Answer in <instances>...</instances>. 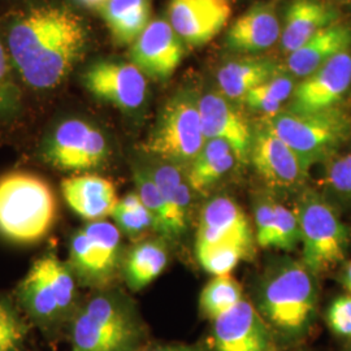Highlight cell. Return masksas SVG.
<instances>
[{
  "label": "cell",
  "mask_w": 351,
  "mask_h": 351,
  "mask_svg": "<svg viewBox=\"0 0 351 351\" xmlns=\"http://www.w3.org/2000/svg\"><path fill=\"white\" fill-rule=\"evenodd\" d=\"M88 29L82 19L62 7L30 10L8 33V50L23 80L32 88L60 85L82 58Z\"/></svg>",
  "instance_id": "cell-1"
},
{
  "label": "cell",
  "mask_w": 351,
  "mask_h": 351,
  "mask_svg": "<svg viewBox=\"0 0 351 351\" xmlns=\"http://www.w3.org/2000/svg\"><path fill=\"white\" fill-rule=\"evenodd\" d=\"M256 308L275 337L303 339L313 326L317 308L313 272L294 261L281 264L264 281Z\"/></svg>",
  "instance_id": "cell-2"
},
{
  "label": "cell",
  "mask_w": 351,
  "mask_h": 351,
  "mask_svg": "<svg viewBox=\"0 0 351 351\" xmlns=\"http://www.w3.org/2000/svg\"><path fill=\"white\" fill-rule=\"evenodd\" d=\"M56 198L49 182L29 172L0 177V236L16 243L43 239L56 219Z\"/></svg>",
  "instance_id": "cell-3"
},
{
  "label": "cell",
  "mask_w": 351,
  "mask_h": 351,
  "mask_svg": "<svg viewBox=\"0 0 351 351\" xmlns=\"http://www.w3.org/2000/svg\"><path fill=\"white\" fill-rule=\"evenodd\" d=\"M264 123L308 168L333 155L349 139L350 116L337 107L319 112L278 111Z\"/></svg>",
  "instance_id": "cell-4"
},
{
  "label": "cell",
  "mask_w": 351,
  "mask_h": 351,
  "mask_svg": "<svg viewBox=\"0 0 351 351\" xmlns=\"http://www.w3.org/2000/svg\"><path fill=\"white\" fill-rule=\"evenodd\" d=\"M143 337L136 316L108 297H95L73 319V351H136Z\"/></svg>",
  "instance_id": "cell-5"
},
{
  "label": "cell",
  "mask_w": 351,
  "mask_h": 351,
  "mask_svg": "<svg viewBox=\"0 0 351 351\" xmlns=\"http://www.w3.org/2000/svg\"><path fill=\"white\" fill-rule=\"evenodd\" d=\"M198 101L191 93H178L167 101L143 150L178 167L191 164L207 142Z\"/></svg>",
  "instance_id": "cell-6"
},
{
  "label": "cell",
  "mask_w": 351,
  "mask_h": 351,
  "mask_svg": "<svg viewBox=\"0 0 351 351\" xmlns=\"http://www.w3.org/2000/svg\"><path fill=\"white\" fill-rule=\"evenodd\" d=\"M295 211L301 226L303 264L313 275L339 265L346 254L349 229L335 208L317 194L310 193L302 198Z\"/></svg>",
  "instance_id": "cell-7"
},
{
  "label": "cell",
  "mask_w": 351,
  "mask_h": 351,
  "mask_svg": "<svg viewBox=\"0 0 351 351\" xmlns=\"http://www.w3.org/2000/svg\"><path fill=\"white\" fill-rule=\"evenodd\" d=\"M20 300L40 324H55L72 307L75 297L71 269L55 254H46L32 265L20 284Z\"/></svg>",
  "instance_id": "cell-8"
},
{
  "label": "cell",
  "mask_w": 351,
  "mask_h": 351,
  "mask_svg": "<svg viewBox=\"0 0 351 351\" xmlns=\"http://www.w3.org/2000/svg\"><path fill=\"white\" fill-rule=\"evenodd\" d=\"M110 147L97 126L69 119L52 132L43 149V159L64 172H90L107 162Z\"/></svg>",
  "instance_id": "cell-9"
},
{
  "label": "cell",
  "mask_w": 351,
  "mask_h": 351,
  "mask_svg": "<svg viewBox=\"0 0 351 351\" xmlns=\"http://www.w3.org/2000/svg\"><path fill=\"white\" fill-rule=\"evenodd\" d=\"M121 233L110 221L99 220L75 232L71 239V262L88 282H103L112 275L120 255Z\"/></svg>",
  "instance_id": "cell-10"
},
{
  "label": "cell",
  "mask_w": 351,
  "mask_h": 351,
  "mask_svg": "<svg viewBox=\"0 0 351 351\" xmlns=\"http://www.w3.org/2000/svg\"><path fill=\"white\" fill-rule=\"evenodd\" d=\"M82 82L95 98L123 111H136L147 95V78L133 63L101 60L91 64Z\"/></svg>",
  "instance_id": "cell-11"
},
{
  "label": "cell",
  "mask_w": 351,
  "mask_h": 351,
  "mask_svg": "<svg viewBox=\"0 0 351 351\" xmlns=\"http://www.w3.org/2000/svg\"><path fill=\"white\" fill-rule=\"evenodd\" d=\"M213 351H278L276 337L258 308L249 301L213 320Z\"/></svg>",
  "instance_id": "cell-12"
},
{
  "label": "cell",
  "mask_w": 351,
  "mask_h": 351,
  "mask_svg": "<svg viewBox=\"0 0 351 351\" xmlns=\"http://www.w3.org/2000/svg\"><path fill=\"white\" fill-rule=\"evenodd\" d=\"M250 162L264 182L278 190L300 186L310 169L264 121L254 132Z\"/></svg>",
  "instance_id": "cell-13"
},
{
  "label": "cell",
  "mask_w": 351,
  "mask_h": 351,
  "mask_svg": "<svg viewBox=\"0 0 351 351\" xmlns=\"http://www.w3.org/2000/svg\"><path fill=\"white\" fill-rule=\"evenodd\" d=\"M350 86L351 55L345 51L302 80L294 88L289 110L319 112L335 108Z\"/></svg>",
  "instance_id": "cell-14"
},
{
  "label": "cell",
  "mask_w": 351,
  "mask_h": 351,
  "mask_svg": "<svg viewBox=\"0 0 351 351\" xmlns=\"http://www.w3.org/2000/svg\"><path fill=\"white\" fill-rule=\"evenodd\" d=\"M185 55V42L168 20L154 19L130 46V60L152 80L164 81L173 75Z\"/></svg>",
  "instance_id": "cell-15"
},
{
  "label": "cell",
  "mask_w": 351,
  "mask_h": 351,
  "mask_svg": "<svg viewBox=\"0 0 351 351\" xmlns=\"http://www.w3.org/2000/svg\"><path fill=\"white\" fill-rule=\"evenodd\" d=\"M255 234L247 215L228 197H216L208 202L201 215L195 249L236 246L249 254L254 251Z\"/></svg>",
  "instance_id": "cell-16"
},
{
  "label": "cell",
  "mask_w": 351,
  "mask_h": 351,
  "mask_svg": "<svg viewBox=\"0 0 351 351\" xmlns=\"http://www.w3.org/2000/svg\"><path fill=\"white\" fill-rule=\"evenodd\" d=\"M198 106L206 139L224 141L239 163H249L254 132L245 114L226 95L216 91L204 94Z\"/></svg>",
  "instance_id": "cell-17"
},
{
  "label": "cell",
  "mask_w": 351,
  "mask_h": 351,
  "mask_svg": "<svg viewBox=\"0 0 351 351\" xmlns=\"http://www.w3.org/2000/svg\"><path fill=\"white\" fill-rule=\"evenodd\" d=\"M230 13L229 0H171L168 21L185 45L199 47L228 25Z\"/></svg>",
  "instance_id": "cell-18"
},
{
  "label": "cell",
  "mask_w": 351,
  "mask_h": 351,
  "mask_svg": "<svg viewBox=\"0 0 351 351\" xmlns=\"http://www.w3.org/2000/svg\"><path fill=\"white\" fill-rule=\"evenodd\" d=\"M281 25L274 3L252 5L230 25L226 43L241 53H258L275 46L281 38Z\"/></svg>",
  "instance_id": "cell-19"
},
{
  "label": "cell",
  "mask_w": 351,
  "mask_h": 351,
  "mask_svg": "<svg viewBox=\"0 0 351 351\" xmlns=\"http://www.w3.org/2000/svg\"><path fill=\"white\" fill-rule=\"evenodd\" d=\"M62 191L73 213L88 221H99L112 216L117 193L112 181L95 173H81L65 178Z\"/></svg>",
  "instance_id": "cell-20"
},
{
  "label": "cell",
  "mask_w": 351,
  "mask_h": 351,
  "mask_svg": "<svg viewBox=\"0 0 351 351\" xmlns=\"http://www.w3.org/2000/svg\"><path fill=\"white\" fill-rule=\"evenodd\" d=\"M350 46V27L333 23L316 33L298 50L289 53L287 60L289 73L306 78L336 55L349 51Z\"/></svg>",
  "instance_id": "cell-21"
},
{
  "label": "cell",
  "mask_w": 351,
  "mask_h": 351,
  "mask_svg": "<svg viewBox=\"0 0 351 351\" xmlns=\"http://www.w3.org/2000/svg\"><path fill=\"white\" fill-rule=\"evenodd\" d=\"M335 23V12L319 0H293L287 8L280 46L285 53L298 50L322 29Z\"/></svg>",
  "instance_id": "cell-22"
},
{
  "label": "cell",
  "mask_w": 351,
  "mask_h": 351,
  "mask_svg": "<svg viewBox=\"0 0 351 351\" xmlns=\"http://www.w3.org/2000/svg\"><path fill=\"white\" fill-rule=\"evenodd\" d=\"M278 65L271 58L245 56L224 64L217 75L221 94L230 101H243L252 88L278 75Z\"/></svg>",
  "instance_id": "cell-23"
},
{
  "label": "cell",
  "mask_w": 351,
  "mask_h": 351,
  "mask_svg": "<svg viewBox=\"0 0 351 351\" xmlns=\"http://www.w3.org/2000/svg\"><path fill=\"white\" fill-rule=\"evenodd\" d=\"M99 12L120 46H132L152 21L151 0H107Z\"/></svg>",
  "instance_id": "cell-24"
},
{
  "label": "cell",
  "mask_w": 351,
  "mask_h": 351,
  "mask_svg": "<svg viewBox=\"0 0 351 351\" xmlns=\"http://www.w3.org/2000/svg\"><path fill=\"white\" fill-rule=\"evenodd\" d=\"M154 182L160 190L164 201L172 216L177 239L181 237L188 226L189 213L191 207V188L188 178L178 165L163 162L149 171Z\"/></svg>",
  "instance_id": "cell-25"
},
{
  "label": "cell",
  "mask_w": 351,
  "mask_h": 351,
  "mask_svg": "<svg viewBox=\"0 0 351 351\" xmlns=\"http://www.w3.org/2000/svg\"><path fill=\"white\" fill-rule=\"evenodd\" d=\"M237 159L230 146L221 139H207L189 168V185L194 191H204L226 175Z\"/></svg>",
  "instance_id": "cell-26"
},
{
  "label": "cell",
  "mask_w": 351,
  "mask_h": 351,
  "mask_svg": "<svg viewBox=\"0 0 351 351\" xmlns=\"http://www.w3.org/2000/svg\"><path fill=\"white\" fill-rule=\"evenodd\" d=\"M168 264V252L159 241H145L129 251L125 261L126 282L133 290L150 285L163 274Z\"/></svg>",
  "instance_id": "cell-27"
},
{
  "label": "cell",
  "mask_w": 351,
  "mask_h": 351,
  "mask_svg": "<svg viewBox=\"0 0 351 351\" xmlns=\"http://www.w3.org/2000/svg\"><path fill=\"white\" fill-rule=\"evenodd\" d=\"M243 300L242 288L232 275L215 276L202 289L199 308L203 316L215 320L234 308Z\"/></svg>",
  "instance_id": "cell-28"
},
{
  "label": "cell",
  "mask_w": 351,
  "mask_h": 351,
  "mask_svg": "<svg viewBox=\"0 0 351 351\" xmlns=\"http://www.w3.org/2000/svg\"><path fill=\"white\" fill-rule=\"evenodd\" d=\"M134 182L137 186V194L143 202V204L150 211L155 223V230L163 234L167 239H177L172 216L168 210V206L164 201L156 184L154 182L149 171L136 169L134 171Z\"/></svg>",
  "instance_id": "cell-29"
},
{
  "label": "cell",
  "mask_w": 351,
  "mask_h": 351,
  "mask_svg": "<svg viewBox=\"0 0 351 351\" xmlns=\"http://www.w3.org/2000/svg\"><path fill=\"white\" fill-rule=\"evenodd\" d=\"M112 217L120 232H124L129 237H138L151 228L155 229L152 215L141 201L137 191L119 199Z\"/></svg>",
  "instance_id": "cell-30"
},
{
  "label": "cell",
  "mask_w": 351,
  "mask_h": 351,
  "mask_svg": "<svg viewBox=\"0 0 351 351\" xmlns=\"http://www.w3.org/2000/svg\"><path fill=\"white\" fill-rule=\"evenodd\" d=\"M198 262L204 271L213 276L230 275L237 264L249 259L251 255L247 251L236 246H216L206 249H195Z\"/></svg>",
  "instance_id": "cell-31"
},
{
  "label": "cell",
  "mask_w": 351,
  "mask_h": 351,
  "mask_svg": "<svg viewBox=\"0 0 351 351\" xmlns=\"http://www.w3.org/2000/svg\"><path fill=\"white\" fill-rule=\"evenodd\" d=\"M27 335V326L7 302L0 301V351H20Z\"/></svg>",
  "instance_id": "cell-32"
},
{
  "label": "cell",
  "mask_w": 351,
  "mask_h": 351,
  "mask_svg": "<svg viewBox=\"0 0 351 351\" xmlns=\"http://www.w3.org/2000/svg\"><path fill=\"white\" fill-rule=\"evenodd\" d=\"M301 242V226L297 211L276 203V221L271 247L293 250Z\"/></svg>",
  "instance_id": "cell-33"
},
{
  "label": "cell",
  "mask_w": 351,
  "mask_h": 351,
  "mask_svg": "<svg viewBox=\"0 0 351 351\" xmlns=\"http://www.w3.org/2000/svg\"><path fill=\"white\" fill-rule=\"evenodd\" d=\"M326 323L333 335L351 339V295H341L330 303L326 311Z\"/></svg>",
  "instance_id": "cell-34"
},
{
  "label": "cell",
  "mask_w": 351,
  "mask_h": 351,
  "mask_svg": "<svg viewBox=\"0 0 351 351\" xmlns=\"http://www.w3.org/2000/svg\"><path fill=\"white\" fill-rule=\"evenodd\" d=\"M276 221V202H259L255 207V241L262 247H271Z\"/></svg>",
  "instance_id": "cell-35"
},
{
  "label": "cell",
  "mask_w": 351,
  "mask_h": 351,
  "mask_svg": "<svg viewBox=\"0 0 351 351\" xmlns=\"http://www.w3.org/2000/svg\"><path fill=\"white\" fill-rule=\"evenodd\" d=\"M17 97L8 58L0 42V119L12 110Z\"/></svg>",
  "instance_id": "cell-36"
},
{
  "label": "cell",
  "mask_w": 351,
  "mask_h": 351,
  "mask_svg": "<svg viewBox=\"0 0 351 351\" xmlns=\"http://www.w3.org/2000/svg\"><path fill=\"white\" fill-rule=\"evenodd\" d=\"M326 181L336 191L351 195V154H348L330 164Z\"/></svg>",
  "instance_id": "cell-37"
},
{
  "label": "cell",
  "mask_w": 351,
  "mask_h": 351,
  "mask_svg": "<svg viewBox=\"0 0 351 351\" xmlns=\"http://www.w3.org/2000/svg\"><path fill=\"white\" fill-rule=\"evenodd\" d=\"M243 101L255 111L265 113L267 116H272L275 113L281 111V103L271 98L265 91L262 85L258 88H252L250 93L243 98Z\"/></svg>",
  "instance_id": "cell-38"
},
{
  "label": "cell",
  "mask_w": 351,
  "mask_h": 351,
  "mask_svg": "<svg viewBox=\"0 0 351 351\" xmlns=\"http://www.w3.org/2000/svg\"><path fill=\"white\" fill-rule=\"evenodd\" d=\"M150 351H197L194 348L184 345V343H169V345H159Z\"/></svg>",
  "instance_id": "cell-39"
},
{
  "label": "cell",
  "mask_w": 351,
  "mask_h": 351,
  "mask_svg": "<svg viewBox=\"0 0 351 351\" xmlns=\"http://www.w3.org/2000/svg\"><path fill=\"white\" fill-rule=\"evenodd\" d=\"M80 4L88 7V8H93V10H101V7L107 3V0H77Z\"/></svg>",
  "instance_id": "cell-40"
},
{
  "label": "cell",
  "mask_w": 351,
  "mask_h": 351,
  "mask_svg": "<svg viewBox=\"0 0 351 351\" xmlns=\"http://www.w3.org/2000/svg\"><path fill=\"white\" fill-rule=\"evenodd\" d=\"M343 285L351 295V263L348 264V267H346V272H345V277H343Z\"/></svg>",
  "instance_id": "cell-41"
},
{
  "label": "cell",
  "mask_w": 351,
  "mask_h": 351,
  "mask_svg": "<svg viewBox=\"0 0 351 351\" xmlns=\"http://www.w3.org/2000/svg\"><path fill=\"white\" fill-rule=\"evenodd\" d=\"M346 351H351V346H350V348H349V349H348V350H346Z\"/></svg>",
  "instance_id": "cell-42"
}]
</instances>
